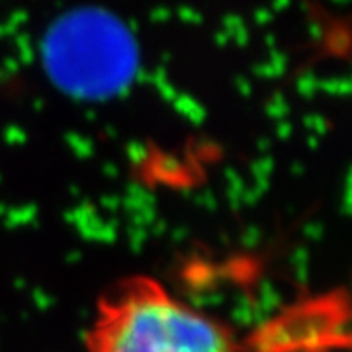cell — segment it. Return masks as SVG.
Here are the masks:
<instances>
[{"mask_svg":"<svg viewBox=\"0 0 352 352\" xmlns=\"http://www.w3.org/2000/svg\"><path fill=\"white\" fill-rule=\"evenodd\" d=\"M88 352H270L264 337H243L173 296L151 276L122 278L96 303Z\"/></svg>","mask_w":352,"mask_h":352,"instance_id":"6da1fadb","label":"cell"}]
</instances>
